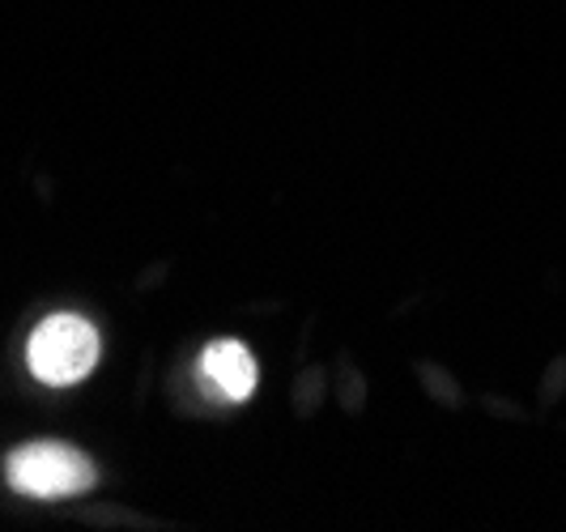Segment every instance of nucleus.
Instances as JSON below:
<instances>
[{
  "label": "nucleus",
  "instance_id": "obj_1",
  "mask_svg": "<svg viewBox=\"0 0 566 532\" xmlns=\"http://www.w3.org/2000/svg\"><path fill=\"white\" fill-rule=\"evenodd\" d=\"M27 363L34 379H43L52 388H69V384L85 379L98 363V333L82 315H48L30 333Z\"/></svg>",
  "mask_w": 566,
  "mask_h": 532
},
{
  "label": "nucleus",
  "instance_id": "obj_2",
  "mask_svg": "<svg viewBox=\"0 0 566 532\" xmlns=\"http://www.w3.org/2000/svg\"><path fill=\"white\" fill-rule=\"evenodd\" d=\"M9 486L27 499H73L94 486V465L69 444H27L4 465Z\"/></svg>",
  "mask_w": 566,
  "mask_h": 532
},
{
  "label": "nucleus",
  "instance_id": "obj_3",
  "mask_svg": "<svg viewBox=\"0 0 566 532\" xmlns=\"http://www.w3.org/2000/svg\"><path fill=\"white\" fill-rule=\"evenodd\" d=\"M200 371L218 384V393L227 400H248L255 393V363L248 345H239V341H213L200 354Z\"/></svg>",
  "mask_w": 566,
  "mask_h": 532
}]
</instances>
